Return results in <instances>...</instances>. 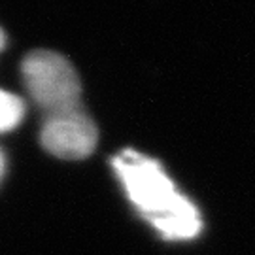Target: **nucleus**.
I'll list each match as a JSON object with an SVG mask.
<instances>
[{"label": "nucleus", "mask_w": 255, "mask_h": 255, "mask_svg": "<svg viewBox=\"0 0 255 255\" xmlns=\"http://www.w3.org/2000/svg\"><path fill=\"white\" fill-rule=\"evenodd\" d=\"M25 116L23 101L11 93L0 89V134L15 128Z\"/></svg>", "instance_id": "obj_4"}, {"label": "nucleus", "mask_w": 255, "mask_h": 255, "mask_svg": "<svg viewBox=\"0 0 255 255\" xmlns=\"http://www.w3.org/2000/svg\"><path fill=\"white\" fill-rule=\"evenodd\" d=\"M114 170L130 202L166 240H191L201 233L199 210L157 161L127 149L114 159Z\"/></svg>", "instance_id": "obj_1"}, {"label": "nucleus", "mask_w": 255, "mask_h": 255, "mask_svg": "<svg viewBox=\"0 0 255 255\" xmlns=\"http://www.w3.org/2000/svg\"><path fill=\"white\" fill-rule=\"evenodd\" d=\"M23 80L46 116L80 108L82 85L74 66L53 51H32L23 61Z\"/></svg>", "instance_id": "obj_2"}, {"label": "nucleus", "mask_w": 255, "mask_h": 255, "mask_svg": "<svg viewBox=\"0 0 255 255\" xmlns=\"http://www.w3.org/2000/svg\"><path fill=\"white\" fill-rule=\"evenodd\" d=\"M2 174H4V157H2V151H0V180H2Z\"/></svg>", "instance_id": "obj_5"}, {"label": "nucleus", "mask_w": 255, "mask_h": 255, "mask_svg": "<svg viewBox=\"0 0 255 255\" xmlns=\"http://www.w3.org/2000/svg\"><path fill=\"white\" fill-rule=\"evenodd\" d=\"M97 127L82 106L46 116L40 132L42 146L47 153L68 161H78L91 155L97 146Z\"/></svg>", "instance_id": "obj_3"}, {"label": "nucleus", "mask_w": 255, "mask_h": 255, "mask_svg": "<svg viewBox=\"0 0 255 255\" xmlns=\"http://www.w3.org/2000/svg\"><path fill=\"white\" fill-rule=\"evenodd\" d=\"M2 46H4V32L0 30V49H2Z\"/></svg>", "instance_id": "obj_6"}]
</instances>
